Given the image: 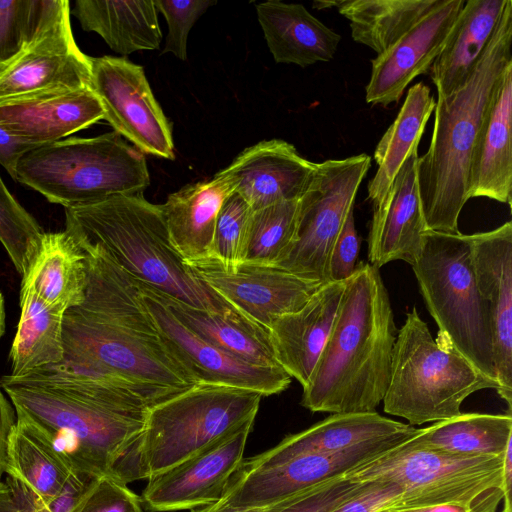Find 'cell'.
Returning a JSON list of instances; mask_svg holds the SVG:
<instances>
[{"label":"cell","mask_w":512,"mask_h":512,"mask_svg":"<svg viewBox=\"0 0 512 512\" xmlns=\"http://www.w3.org/2000/svg\"><path fill=\"white\" fill-rule=\"evenodd\" d=\"M69 20L67 0H0V70Z\"/></svg>","instance_id":"cell-37"},{"label":"cell","mask_w":512,"mask_h":512,"mask_svg":"<svg viewBox=\"0 0 512 512\" xmlns=\"http://www.w3.org/2000/svg\"><path fill=\"white\" fill-rule=\"evenodd\" d=\"M509 0H466L429 72L437 96L464 86L494 36Z\"/></svg>","instance_id":"cell-28"},{"label":"cell","mask_w":512,"mask_h":512,"mask_svg":"<svg viewBox=\"0 0 512 512\" xmlns=\"http://www.w3.org/2000/svg\"><path fill=\"white\" fill-rule=\"evenodd\" d=\"M512 62L494 89L469 166L468 199L487 197L511 205Z\"/></svg>","instance_id":"cell-22"},{"label":"cell","mask_w":512,"mask_h":512,"mask_svg":"<svg viewBox=\"0 0 512 512\" xmlns=\"http://www.w3.org/2000/svg\"><path fill=\"white\" fill-rule=\"evenodd\" d=\"M20 318L9 353L10 376L23 377L60 364L64 357V313L21 286Z\"/></svg>","instance_id":"cell-32"},{"label":"cell","mask_w":512,"mask_h":512,"mask_svg":"<svg viewBox=\"0 0 512 512\" xmlns=\"http://www.w3.org/2000/svg\"><path fill=\"white\" fill-rule=\"evenodd\" d=\"M250 420L180 464L148 479L141 503L155 512L195 509L222 496L244 459Z\"/></svg>","instance_id":"cell-16"},{"label":"cell","mask_w":512,"mask_h":512,"mask_svg":"<svg viewBox=\"0 0 512 512\" xmlns=\"http://www.w3.org/2000/svg\"><path fill=\"white\" fill-rule=\"evenodd\" d=\"M33 148L36 147L12 135L0 126V165L13 179L19 160Z\"/></svg>","instance_id":"cell-48"},{"label":"cell","mask_w":512,"mask_h":512,"mask_svg":"<svg viewBox=\"0 0 512 512\" xmlns=\"http://www.w3.org/2000/svg\"><path fill=\"white\" fill-rule=\"evenodd\" d=\"M15 423V409L0 386V480L5 473L8 439Z\"/></svg>","instance_id":"cell-49"},{"label":"cell","mask_w":512,"mask_h":512,"mask_svg":"<svg viewBox=\"0 0 512 512\" xmlns=\"http://www.w3.org/2000/svg\"><path fill=\"white\" fill-rule=\"evenodd\" d=\"M233 191L235 181L223 169L210 180L171 193L160 205L172 244L186 263L212 257L217 216Z\"/></svg>","instance_id":"cell-24"},{"label":"cell","mask_w":512,"mask_h":512,"mask_svg":"<svg viewBox=\"0 0 512 512\" xmlns=\"http://www.w3.org/2000/svg\"><path fill=\"white\" fill-rule=\"evenodd\" d=\"M187 264L224 300L266 329L302 308L322 285L276 265L243 262L228 271L213 257Z\"/></svg>","instance_id":"cell-15"},{"label":"cell","mask_w":512,"mask_h":512,"mask_svg":"<svg viewBox=\"0 0 512 512\" xmlns=\"http://www.w3.org/2000/svg\"><path fill=\"white\" fill-rule=\"evenodd\" d=\"M91 61L76 45L70 20L0 70V103L90 88Z\"/></svg>","instance_id":"cell-19"},{"label":"cell","mask_w":512,"mask_h":512,"mask_svg":"<svg viewBox=\"0 0 512 512\" xmlns=\"http://www.w3.org/2000/svg\"><path fill=\"white\" fill-rule=\"evenodd\" d=\"M73 14L85 31L100 35L120 55L160 47L162 33L154 0H77Z\"/></svg>","instance_id":"cell-30"},{"label":"cell","mask_w":512,"mask_h":512,"mask_svg":"<svg viewBox=\"0 0 512 512\" xmlns=\"http://www.w3.org/2000/svg\"><path fill=\"white\" fill-rule=\"evenodd\" d=\"M416 431L414 426L384 417L376 411L338 413L286 436L279 445L294 452L335 454L366 442Z\"/></svg>","instance_id":"cell-33"},{"label":"cell","mask_w":512,"mask_h":512,"mask_svg":"<svg viewBox=\"0 0 512 512\" xmlns=\"http://www.w3.org/2000/svg\"><path fill=\"white\" fill-rule=\"evenodd\" d=\"M510 62L511 0L468 82L435 101L430 145L418 158L417 165L421 205L429 230L460 233L458 219L469 200L468 175L473 147L497 82Z\"/></svg>","instance_id":"cell-5"},{"label":"cell","mask_w":512,"mask_h":512,"mask_svg":"<svg viewBox=\"0 0 512 512\" xmlns=\"http://www.w3.org/2000/svg\"><path fill=\"white\" fill-rule=\"evenodd\" d=\"M154 291L185 327L211 345L254 365L281 367L268 329L247 317L223 316L184 303L156 289Z\"/></svg>","instance_id":"cell-31"},{"label":"cell","mask_w":512,"mask_h":512,"mask_svg":"<svg viewBox=\"0 0 512 512\" xmlns=\"http://www.w3.org/2000/svg\"><path fill=\"white\" fill-rule=\"evenodd\" d=\"M224 169L235 181V192L257 210L300 199L316 163L302 157L292 144L272 139L244 149Z\"/></svg>","instance_id":"cell-20"},{"label":"cell","mask_w":512,"mask_h":512,"mask_svg":"<svg viewBox=\"0 0 512 512\" xmlns=\"http://www.w3.org/2000/svg\"><path fill=\"white\" fill-rule=\"evenodd\" d=\"M385 512H478L476 509L462 504H441L410 509H395Z\"/></svg>","instance_id":"cell-51"},{"label":"cell","mask_w":512,"mask_h":512,"mask_svg":"<svg viewBox=\"0 0 512 512\" xmlns=\"http://www.w3.org/2000/svg\"><path fill=\"white\" fill-rule=\"evenodd\" d=\"M5 331V305L4 298L0 292V338L3 336Z\"/></svg>","instance_id":"cell-53"},{"label":"cell","mask_w":512,"mask_h":512,"mask_svg":"<svg viewBox=\"0 0 512 512\" xmlns=\"http://www.w3.org/2000/svg\"><path fill=\"white\" fill-rule=\"evenodd\" d=\"M75 512H142L140 498L111 475L97 479Z\"/></svg>","instance_id":"cell-43"},{"label":"cell","mask_w":512,"mask_h":512,"mask_svg":"<svg viewBox=\"0 0 512 512\" xmlns=\"http://www.w3.org/2000/svg\"><path fill=\"white\" fill-rule=\"evenodd\" d=\"M45 504L21 480L7 475L0 480V512H40Z\"/></svg>","instance_id":"cell-46"},{"label":"cell","mask_w":512,"mask_h":512,"mask_svg":"<svg viewBox=\"0 0 512 512\" xmlns=\"http://www.w3.org/2000/svg\"><path fill=\"white\" fill-rule=\"evenodd\" d=\"M262 396L249 389L196 384L152 406L142 433L112 476L127 485L167 471L254 420Z\"/></svg>","instance_id":"cell-6"},{"label":"cell","mask_w":512,"mask_h":512,"mask_svg":"<svg viewBox=\"0 0 512 512\" xmlns=\"http://www.w3.org/2000/svg\"><path fill=\"white\" fill-rule=\"evenodd\" d=\"M361 240L355 227L354 209H352L341 228L330 256L331 281H345L355 271Z\"/></svg>","instance_id":"cell-45"},{"label":"cell","mask_w":512,"mask_h":512,"mask_svg":"<svg viewBox=\"0 0 512 512\" xmlns=\"http://www.w3.org/2000/svg\"><path fill=\"white\" fill-rule=\"evenodd\" d=\"M64 230L78 242L98 245L122 270L161 293L223 316L246 317L196 276L172 244L160 205L142 193L65 208Z\"/></svg>","instance_id":"cell-4"},{"label":"cell","mask_w":512,"mask_h":512,"mask_svg":"<svg viewBox=\"0 0 512 512\" xmlns=\"http://www.w3.org/2000/svg\"><path fill=\"white\" fill-rule=\"evenodd\" d=\"M414 436L345 477L397 483L402 489L398 509L462 504L478 512H496L503 499V456L452 454L427 446Z\"/></svg>","instance_id":"cell-10"},{"label":"cell","mask_w":512,"mask_h":512,"mask_svg":"<svg viewBox=\"0 0 512 512\" xmlns=\"http://www.w3.org/2000/svg\"><path fill=\"white\" fill-rule=\"evenodd\" d=\"M253 209L233 191L223 202L216 220L212 257L228 271L245 260Z\"/></svg>","instance_id":"cell-39"},{"label":"cell","mask_w":512,"mask_h":512,"mask_svg":"<svg viewBox=\"0 0 512 512\" xmlns=\"http://www.w3.org/2000/svg\"><path fill=\"white\" fill-rule=\"evenodd\" d=\"M415 439L435 449L464 456L502 457L512 442V416L460 413L418 429Z\"/></svg>","instance_id":"cell-35"},{"label":"cell","mask_w":512,"mask_h":512,"mask_svg":"<svg viewBox=\"0 0 512 512\" xmlns=\"http://www.w3.org/2000/svg\"><path fill=\"white\" fill-rule=\"evenodd\" d=\"M44 231L14 198L0 177V242L22 275Z\"/></svg>","instance_id":"cell-40"},{"label":"cell","mask_w":512,"mask_h":512,"mask_svg":"<svg viewBox=\"0 0 512 512\" xmlns=\"http://www.w3.org/2000/svg\"><path fill=\"white\" fill-rule=\"evenodd\" d=\"M397 328L379 268L358 262L345 280L332 328L303 387L312 412H374L390 377Z\"/></svg>","instance_id":"cell-3"},{"label":"cell","mask_w":512,"mask_h":512,"mask_svg":"<svg viewBox=\"0 0 512 512\" xmlns=\"http://www.w3.org/2000/svg\"><path fill=\"white\" fill-rule=\"evenodd\" d=\"M21 276V286L48 306L66 312L85 298V252L65 230L44 232Z\"/></svg>","instance_id":"cell-29"},{"label":"cell","mask_w":512,"mask_h":512,"mask_svg":"<svg viewBox=\"0 0 512 512\" xmlns=\"http://www.w3.org/2000/svg\"><path fill=\"white\" fill-rule=\"evenodd\" d=\"M168 24V34L162 53H172L180 60L187 59L188 34L198 18L211 6L212 0H154Z\"/></svg>","instance_id":"cell-42"},{"label":"cell","mask_w":512,"mask_h":512,"mask_svg":"<svg viewBox=\"0 0 512 512\" xmlns=\"http://www.w3.org/2000/svg\"><path fill=\"white\" fill-rule=\"evenodd\" d=\"M90 89L104 118L142 153L174 159L171 123L155 99L142 66L124 57H90Z\"/></svg>","instance_id":"cell-13"},{"label":"cell","mask_w":512,"mask_h":512,"mask_svg":"<svg viewBox=\"0 0 512 512\" xmlns=\"http://www.w3.org/2000/svg\"><path fill=\"white\" fill-rule=\"evenodd\" d=\"M345 281L322 284L299 310L268 329L279 365L303 387L309 381L335 319Z\"/></svg>","instance_id":"cell-23"},{"label":"cell","mask_w":512,"mask_h":512,"mask_svg":"<svg viewBox=\"0 0 512 512\" xmlns=\"http://www.w3.org/2000/svg\"><path fill=\"white\" fill-rule=\"evenodd\" d=\"M401 487L389 480H369L367 486L332 512H385L398 509Z\"/></svg>","instance_id":"cell-44"},{"label":"cell","mask_w":512,"mask_h":512,"mask_svg":"<svg viewBox=\"0 0 512 512\" xmlns=\"http://www.w3.org/2000/svg\"><path fill=\"white\" fill-rule=\"evenodd\" d=\"M418 158V145H415L396 175L381 226L368 239V260L377 268L396 260L412 266L423 248L429 229L419 194Z\"/></svg>","instance_id":"cell-25"},{"label":"cell","mask_w":512,"mask_h":512,"mask_svg":"<svg viewBox=\"0 0 512 512\" xmlns=\"http://www.w3.org/2000/svg\"><path fill=\"white\" fill-rule=\"evenodd\" d=\"M477 287L490 317L498 395L512 404V222L467 234Z\"/></svg>","instance_id":"cell-17"},{"label":"cell","mask_w":512,"mask_h":512,"mask_svg":"<svg viewBox=\"0 0 512 512\" xmlns=\"http://www.w3.org/2000/svg\"><path fill=\"white\" fill-rule=\"evenodd\" d=\"M483 389L498 392L499 384L434 339L413 307L397 332L384 411L411 426L442 421L459 415L463 401Z\"/></svg>","instance_id":"cell-8"},{"label":"cell","mask_w":512,"mask_h":512,"mask_svg":"<svg viewBox=\"0 0 512 512\" xmlns=\"http://www.w3.org/2000/svg\"><path fill=\"white\" fill-rule=\"evenodd\" d=\"M77 243L86 255L85 298L64 313V357L56 366L123 380L156 404L196 385L163 343L137 279L98 245Z\"/></svg>","instance_id":"cell-1"},{"label":"cell","mask_w":512,"mask_h":512,"mask_svg":"<svg viewBox=\"0 0 512 512\" xmlns=\"http://www.w3.org/2000/svg\"><path fill=\"white\" fill-rule=\"evenodd\" d=\"M256 11L275 62L304 68L334 57L341 36L303 5L269 0L259 3Z\"/></svg>","instance_id":"cell-27"},{"label":"cell","mask_w":512,"mask_h":512,"mask_svg":"<svg viewBox=\"0 0 512 512\" xmlns=\"http://www.w3.org/2000/svg\"><path fill=\"white\" fill-rule=\"evenodd\" d=\"M441 0L332 1L349 20L352 39L377 55L386 51Z\"/></svg>","instance_id":"cell-34"},{"label":"cell","mask_w":512,"mask_h":512,"mask_svg":"<svg viewBox=\"0 0 512 512\" xmlns=\"http://www.w3.org/2000/svg\"><path fill=\"white\" fill-rule=\"evenodd\" d=\"M298 214L299 199L253 210L244 262L277 266L295 240Z\"/></svg>","instance_id":"cell-38"},{"label":"cell","mask_w":512,"mask_h":512,"mask_svg":"<svg viewBox=\"0 0 512 512\" xmlns=\"http://www.w3.org/2000/svg\"><path fill=\"white\" fill-rule=\"evenodd\" d=\"M465 0H441L386 51L371 60L366 102L397 103L408 84L430 70L445 45Z\"/></svg>","instance_id":"cell-18"},{"label":"cell","mask_w":512,"mask_h":512,"mask_svg":"<svg viewBox=\"0 0 512 512\" xmlns=\"http://www.w3.org/2000/svg\"><path fill=\"white\" fill-rule=\"evenodd\" d=\"M137 281L142 302L163 343L196 384L249 389L263 396L288 388L292 378L283 368L254 365L211 345L185 327L152 287Z\"/></svg>","instance_id":"cell-14"},{"label":"cell","mask_w":512,"mask_h":512,"mask_svg":"<svg viewBox=\"0 0 512 512\" xmlns=\"http://www.w3.org/2000/svg\"><path fill=\"white\" fill-rule=\"evenodd\" d=\"M0 386L16 420L46 441L73 473L97 478L113 475L154 406L123 380L60 366L23 377L5 375Z\"/></svg>","instance_id":"cell-2"},{"label":"cell","mask_w":512,"mask_h":512,"mask_svg":"<svg viewBox=\"0 0 512 512\" xmlns=\"http://www.w3.org/2000/svg\"><path fill=\"white\" fill-rule=\"evenodd\" d=\"M511 487H512V442L507 445L503 455L502 468V495L503 509L501 512H512L511 503Z\"/></svg>","instance_id":"cell-50"},{"label":"cell","mask_w":512,"mask_h":512,"mask_svg":"<svg viewBox=\"0 0 512 512\" xmlns=\"http://www.w3.org/2000/svg\"><path fill=\"white\" fill-rule=\"evenodd\" d=\"M418 431V429H417ZM360 444L335 454L289 451L279 444L243 459L211 511L266 508L325 481L345 476L416 433Z\"/></svg>","instance_id":"cell-11"},{"label":"cell","mask_w":512,"mask_h":512,"mask_svg":"<svg viewBox=\"0 0 512 512\" xmlns=\"http://www.w3.org/2000/svg\"><path fill=\"white\" fill-rule=\"evenodd\" d=\"M434 108L435 99L430 88L423 82L416 83L409 88L397 117L378 142L374 151L378 169L368 184V198L372 204L368 239L380 228L396 175L411 149L419 145Z\"/></svg>","instance_id":"cell-26"},{"label":"cell","mask_w":512,"mask_h":512,"mask_svg":"<svg viewBox=\"0 0 512 512\" xmlns=\"http://www.w3.org/2000/svg\"><path fill=\"white\" fill-rule=\"evenodd\" d=\"M97 479L85 474L72 473L58 495L46 504L47 509L50 512H75Z\"/></svg>","instance_id":"cell-47"},{"label":"cell","mask_w":512,"mask_h":512,"mask_svg":"<svg viewBox=\"0 0 512 512\" xmlns=\"http://www.w3.org/2000/svg\"><path fill=\"white\" fill-rule=\"evenodd\" d=\"M14 180L65 208L142 193L150 184L144 153L115 131L33 148L19 160Z\"/></svg>","instance_id":"cell-7"},{"label":"cell","mask_w":512,"mask_h":512,"mask_svg":"<svg viewBox=\"0 0 512 512\" xmlns=\"http://www.w3.org/2000/svg\"><path fill=\"white\" fill-rule=\"evenodd\" d=\"M266 508H246V509H230V510H223V511H211L204 506V507L192 509L191 512H265Z\"/></svg>","instance_id":"cell-52"},{"label":"cell","mask_w":512,"mask_h":512,"mask_svg":"<svg viewBox=\"0 0 512 512\" xmlns=\"http://www.w3.org/2000/svg\"><path fill=\"white\" fill-rule=\"evenodd\" d=\"M370 166L371 157L364 153L316 163L299 199L295 240L277 266L320 284L331 282L332 248Z\"/></svg>","instance_id":"cell-12"},{"label":"cell","mask_w":512,"mask_h":512,"mask_svg":"<svg viewBox=\"0 0 512 512\" xmlns=\"http://www.w3.org/2000/svg\"><path fill=\"white\" fill-rule=\"evenodd\" d=\"M411 267L438 326L436 340L496 380L489 311L477 287L467 234L428 230Z\"/></svg>","instance_id":"cell-9"},{"label":"cell","mask_w":512,"mask_h":512,"mask_svg":"<svg viewBox=\"0 0 512 512\" xmlns=\"http://www.w3.org/2000/svg\"><path fill=\"white\" fill-rule=\"evenodd\" d=\"M368 481L345 476L325 481L269 506L265 512H332L341 503L362 491Z\"/></svg>","instance_id":"cell-41"},{"label":"cell","mask_w":512,"mask_h":512,"mask_svg":"<svg viewBox=\"0 0 512 512\" xmlns=\"http://www.w3.org/2000/svg\"><path fill=\"white\" fill-rule=\"evenodd\" d=\"M5 473L24 482L46 505L73 472L46 441L16 420L8 439Z\"/></svg>","instance_id":"cell-36"},{"label":"cell","mask_w":512,"mask_h":512,"mask_svg":"<svg viewBox=\"0 0 512 512\" xmlns=\"http://www.w3.org/2000/svg\"><path fill=\"white\" fill-rule=\"evenodd\" d=\"M103 118L90 88L0 103V126L34 147L62 140Z\"/></svg>","instance_id":"cell-21"}]
</instances>
